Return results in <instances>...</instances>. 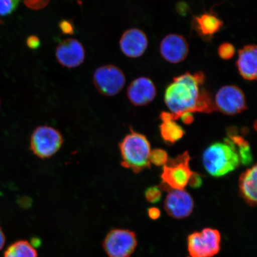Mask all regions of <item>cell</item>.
<instances>
[{
    "instance_id": "1",
    "label": "cell",
    "mask_w": 257,
    "mask_h": 257,
    "mask_svg": "<svg viewBox=\"0 0 257 257\" xmlns=\"http://www.w3.org/2000/svg\"><path fill=\"white\" fill-rule=\"evenodd\" d=\"M204 74L186 72L175 77L167 87L165 101L173 119L186 112L210 113L215 110L214 102L203 88Z\"/></svg>"
},
{
    "instance_id": "2",
    "label": "cell",
    "mask_w": 257,
    "mask_h": 257,
    "mask_svg": "<svg viewBox=\"0 0 257 257\" xmlns=\"http://www.w3.org/2000/svg\"><path fill=\"white\" fill-rule=\"evenodd\" d=\"M202 160L209 174L217 178L234 171L240 163L235 148L227 138L224 143H214L207 147Z\"/></svg>"
},
{
    "instance_id": "3",
    "label": "cell",
    "mask_w": 257,
    "mask_h": 257,
    "mask_svg": "<svg viewBox=\"0 0 257 257\" xmlns=\"http://www.w3.org/2000/svg\"><path fill=\"white\" fill-rule=\"evenodd\" d=\"M121 165L134 173H140L150 168L149 141L143 134L131 131L119 143Z\"/></svg>"
},
{
    "instance_id": "4",
    "label": "cell",
    "mask_w": 257,
    "mask_h": 257,
    "mask_svg": "<svg viewBox=\"0 0 257 257\" xmlns=\"http://www.w3.org/2000/svg\"><path fill=\"white\" fill-rule=\"evenodd\" d=\"M63 143V137L59 130L48 125H41L32 133L30 147L35 156L44 160L59 152Z\"/></svg>"
},
{
    "instance_id": "5",
    "label": "cell",
    "mask_w": 257,
    "mask_h": 257,
    "mask_svg": "<svg viewBox=\"0 0 257 257\" xmlns=\"http://www.w3.org/2000/svg\"><path fill=\"white\" fill-rule=\"evenodd\" d=\"M190 157L185 152L175 159H169L163 166L162 178L163 184L172 189H184L188 185L193 172L190 166Z\"/></svg>"
},
{
    "instance_id": "6",
    "label": "cell",
    "mask_w": 257,
    "mask_h": 257,
    "mask_svg": "<svg viewBox=\"0 0 257 257\" xmlns=\"http://www.w3.org/2000/svg\"><path fill=\"white\" fill-rule=\"evenodd\" d=\"M221 236L217 230L206 228L189 236V257H213L220 249Z\"/></svg>"
},
{
    "instance_id": "7",
    "label": "cell",
    "mask_w": 257,
    "mask_h": 257,
    "mask_svg": "<svg viewBox=\"0 0 257 257\" xmlns=\"http://www.w3.org/2000/svg\"><path fill=\"white\" fill-rule=\"evenodd\" d=\"M93 82L102 95L112 96L117 95L123 89L126 83V77L119 67L107 64L95 70Z\"/></svg>"
},
{
    "instance_id": "8",
    "label": "cell",
    "mask_w": 257,
    "mask_h": 257,
    "mask_svg": "<svg viewBox=\"0 0 257 257\" xmlns=\"http://www.w3.org/2000/svg\"><path fill=\"white\" fill-rule=\"evenodd\" d=\"M102 246L108 257H130L137 246L136 234L130 230H111Z\"/></svg>"
},
{
    "instance_id": "9",
    "label": "cell",
    "mask_w": 257,
    "mask_h": 257,
    "mask_svg": "<svg viewBox=\"0 0 257 257\" xmlns=\"http://www.w3.org/2000/svg\"><path fill=\"white\" fill-rule=\"evenodd\" d=\"M215 110L223 114L234 115L247 109L245 94L236 85H226L220 88L215 96Z\"/></svg>"
},
{
    "instance_id": "10",
    "label": "cell",
    "mask_w": 257,
    "mask_h": 257,
    "mask_svg": "<svg viewBox=\"0 0 257 257\" xmlns=\"http://www.w3.org/2000/svg\"><path fill=\"white\" fill-rule=\"evenodd\" d=\"M57 62L66 68L78 67L84 62L85 51L78 40L69 38L58 45L56 51Z\"/></svg>"
},
{
    "instance_id": "11",
    "label": "cell",
    "mask_w": 257,
    "mask_h": 257,
    "mask_svg": "<svg viewBox=\"0 0 257 257\" xmlns=\"http://www.w3.org/2000/svg\"><path fill=\"white\" fill-rule=\"evenodd\" d=\"M194 205L191 195L184 189H170L165 202L167 213L177 219L189 216L192 213Z\"/></svg>"
},
{
    "instance_id": "12",
    "label": "cell",
    "mask_w": 257,
    "mask_h": 257,
    "mask_svg": "<svg viewBox=\"0 0 257 257\" xmlns=\"http://www.w3.org/2000/svg\"><path fill=\"white\" fill-rule=\"evenodd\" d=\"M187 40L181 35L170 34L163 38L160 45V52L164 59L170 63L182 62L189 53Z\"/></svg>"
},
{
    "instance_id": "13",
    "label": "cell",
    "mask_w": 257,
    "mask_h": 257,
    "mask_svg": "<svg viewBox=\"0 0 257 257\" xmlns=\"http://www.w3.org/2000/svg\"><path fill=\"white\" fill-rule=\"evenodd\" d=\"M157 95L154 82L147 77L141 76L133 80L127 89V96L132 104L146 105L152 102Z\"/></svg>"
},
{
    "instance_id": "14",
    "label": "cell",
    "mask_w": 257,
    "mask_h": 257,
    "mask_svg": "<svg viewBox=\"0 0 257 257\" xmlns=\"http://www.w3.org/2000/svg\"><path fill=\"white\" fill-rule=\"evenodd\" d=\"M149 46V40L145 32L140 29L132 28L125 31L120 38V50L130 58L142 56Z\"/></svg>"
},
{
    "instance_id": "15",
    "label": "cell",
    "mask_w": 257,
    "mask_h": 257,
    "mask_svg": "<svg viewBox=\"0 0 257 257\" xmlns=\"http://www.w3.org/2000/svg\"><path fill=\"white\" fill-rule=\"evenodd\" d=\"M223 22L214 13L205 12L194 16L192 21V29L198 36L204 40H210L221 30Z\"/></svg>"
},
{
    "instance_id": "16",
    "label": "cell",
    "mask_w": 257,
    "mask_h": 257,
    "mask_svg": "<svg viewBox=\"0 0 257 257\" xmlns=\"http://www.w3.org/2000/svg\"><path fill=\"white\" fill-rule=\"evenodd\" d=\"M236 66L244 79L255 80L257 77V48L255 45H246L238 52Z\"/></svg>"
},
{
    "instance_id": "17",
    "label": "cell",
    "mask_w": 257,
    "mask_h": 257,
    "mask_svg": "<svg viewBox=\"0 0 257 257\" xmlns=\"http://www.w3.org/2000/svg\"><path fill=\"white\" fill-rule=\"evenodd\" d=\"M256 178L257 167L255 165L246 170L239 180L240 195L247 203L252 206L256 205L257 200Z\"/></svg>"
},
{
    "instance_id": "18",
    "label": "cell",
    "mask_w": 257,
    "mask_h": 257,
    "mask_svg": "<svg viewBox=\"0 0 257 257\" xmlns=\"http://www.w3.org/2000/svg\"><path fill=\"white\" fill-rule=\"evenodd\" d=\"M160 119L162 120L160 126L161 136L166 143L175 144L184 136L185 131L173 119L170 112H162Z\"/></svg>"
},
{
    "instance_id": "19",
    "label": "cell",
    "mask_w": 257,
    "mask_h": 257,
    "mask_svg": "<svg viewBox=\"0 0 257 257\" xmlns=\"http://www.w3.org/2000/svg\"><path fill=\"white\" fill-rule=\"evenodd\" d=\"M232 134V133H231ZM232 143L239 157L240 162L244 165H249L253 161L251 150L248 141L235 134L228 135L227 138Z\"/></svg>"
},
{
    "instance_id": "20",
    "label": "cell",
    "mask_w": 257,
    "mask_h": 257,
    "mask_svg": "<svg viewBox=\"0 0 257 257\" xmlns=\"http://www.w3.org/2000/svg\"><path fill=\"white\" fill-rule=\"evenodd\" d=\"M5 257H38V253L28 241L19 240L6 250Z\"/></svg>"
},
{
    "instance_id": "21",
    "label": "cell",
    "mask_w": 257,
    "mask_h": 257,
    "mask_svg": "<svg viewBox=\"0 0 257 257\" xmlns=\"http://www.w3.org/2000/svg\"><path fill=\"white\" fill-rule=\"evenodd\" d=\"M168 154L165 150L162 149H155L151 151L149 161L156 166H164L168 163L169 160Z\"/></svg>"
},
{
    "instance_id": "22",
    "label": "cell",
    "mask_w": 257,
    "mask_h": 257,
    "mask_svg": "<svg viewBox=\"0 0 257 257\" xmlns=\"http://www.w3.org/2000/svg\"><path fill=\"white\" fill-rule=\"evenodd\" d=\"M218 56L221 59L229 60L232 59L235 54V48L232 44L224 43L220 45L217 50Z\"/></svg>"
},
{
    "instance_id": "23",
    "label": "cell",
    "mask_w": 257,
    "mask_h": 257,
    "mask_svg": "<svg viewBox=\"0 0 257 257\" xmlns=\"http://www.w3.org/2000/svg\"><path fill=\"white\" fill-rule=\"evenodd\" d=\"M20 0H0V16L11 15L18 8Z\"/></svg>"
},
{
    "instance_id": "24",
    "label": "cell",
    "mask_w": 257,
    "mask_h": 257,
    "mask_svg": "<svg viewBox=\"0 0 257 257\" xmlns=\"http://www.w3.org/2000/svg\"><path fill=\"white\" fill-rule=\"evenodd\" d=\"M145 195L148 201L152 203H156L162 198V193L158 187L154 186L147 189Z\"/></svg>"
},
{
    "instance_id": "25",
    "label": "cell",
    "mask_w": 257,
    "mask_h": 257,
    "mask_svg": "<svg viewBox=\"0 0 257 257\" xmlns=\"http://www.w3.org/2000/svg\"><path fill=\"white\" fill-rule=\"evenodd\" d=\"M59 27L63 34L73 35L75 32V26L70 19H63L59 22Z\"/></svg>"
},
{
    "instance_id": "26",
    "label": "cell",
    "mask_w": 257,
    "mask_h": 257,
    "mask_svg": "<svg viewBox=\"0 0 257 257\" xmlns=\"http://www.w3.org/2000/svg\"><path fill=\"white\" fill-rule=\"evenodd\" d=\"M50 0H25L24 3L29 9L38 11L47 7Z\"/></svg>"
},
{
    "instance_id": "27",
    "label": "cell",
    "mask_w": 257,
    "mask_h": 257,
    "mask_svg": "<svg viewBox=\"0 0 257 257\" xmlns=\"http://www.w3.org/2000/svg\"><path fill=\"white\" fill-rule=\"evenodd\" d=\"M202 184V177L197 173L193 172L189 179L188 184L194 188H200Z\"/></svg>"
},
{
    "instance_id": "28",
    "label": "cell",
    "mask_w": 257,
    "mask_h": 257,
    "mask_svg": "<svg viewBox=\"0 0 257 257\" xmlns=\"http://www.w3.org/2000/svg\"><path fill=\"white\" fill-rule=\"evenodd\" d=\"M27 46L32 50H37L41 46L40 38L35 35H31L27 40Z\"/></svg>"
},
{
    "instance_id": "29",
    "label": "cell",
    "mask_w": 257,
    "mask_h": 257,
    "mask_svg": "<svg viewBox=\"0 0 257 257\" xmlns=\"http://www.w3.org/2000/svg\"><path fill=\"white\" fill-rule=\"evenodd\" d=\"M179 118H181L183 122L186 124H189L192 123L194 121V115L192 112H186L185 113L182 114Z\"/></svg>"
},
{
    "instance_id": "30",
    "label": "cell",
    "mask_w": 257,
    "mask_h": 257,
    "mask_svg": "<svg viewBox=\"0 0 257 257\" xmlns=\"http://www.w3.org/2000/svg\"><path fill=\"white\" fill-rule=\"evenodd\" d=\"M149 215L151 218L153 220H156L160 216V211L159 209L153 207L151 208L149 210Z\"/></svg>"
},
{
    "instance_id": "31",
    "label": "cell",
    "mask_w": 257,
    "mask_h": 257,
    "mask_svg": "<svg viewBox=\"0 0 257 257\" xmlns=\"http://www.w3.org/2000/svg\"><path fill=\"white\" fill-rule=\"evenodd\" d=\"M6 238L4 233H3L2 229L0 228V250L4 246Z\"/></svg>"
},
{
    "instance_id": "32",
    "label": "cell",
    "mask_w": 257,
    "mask_h": 257,
    "mask_svg": "<svg viewBox=\"0 0 257 257\" xmlns=\"http://www.w3.org/2000/svg\"><path fill=\"white\" fill-rule=\"evenodd\" d=\"M0 108H1V99H0Z\"/></svg>"
}]
</instances>
